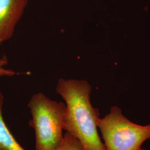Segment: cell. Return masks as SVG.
<instances>
[{
    "label": "cell",
    "mask_w": 150,
    "mask_h": 150,
    "mask_svg": "<svg viewBox=\"0 0 150 150\" xmlns=\"http://www.w3.org/2000/svg\"><path fill=\"white\" fill-rule=\"evenodd\" d=\"M91 90L87 81L59 79L56 92L66 106L64 129L75 136L84 150H106L98 132L100 113L91 104Z\"/></svg>",
    "instance_id": "1"
},
{
    "label": "cell",
    "mask_w": 150,
    "mask_h": 150,
    "mask_svg": "<svg viewBox=\"0 0 150 150\" xmlns=\"http://www.w3.org/2000/svg\"><path fill=\"white\" fill-rule=\"evenodd\" d=\"M28 107L32 116L29 125L35 133V150H56L64 139L66 104L38 92L32 95Z\"/></svg>",
    "instance_id": "2"
},
{
    "label": "cell",
    "mask_w": 150,
    "mask_h": 150,
    "mask_svg": "<svg viewBox=\"0 0 150 150\" xmlns=\"http://www.w3.org/2000/svg\"><path fill=\"white\" fill-rule=\"evenodd\" d=\"M106 150H139L150 139V124L140 125L126 117L116 106L98 120Z\"/></svg>",
    "instance_id": "3"
},
{
    "label": "cell",
    "mask_w": 150,
    "mask_h": 150,
    "mask_svg": "<svg viewBox=\"0 0 150 150\" xmlns=\"http://www.w3.org/2000/svg\"><path fill=\"white\" fill-rule=\"evenodd\" d=\"M28 0H0V46L13 37Z\"/></svg>",
    "instance_id": "4"
},
{
    "label": "cell",
    "mask_w": 150,
    "mask_h": 150,
    "mask_svg": "<svg viewBox=\"0 0 150 150\" xmlns=\"http://www.w3.org/2000/svg\"><path fill=\"white\" fill-rule=\"evenodd\" d=\"M4 100L0 89V150H26L18 144L6 124L2 113Z\"/></svg>",
    "instance_id": "5"
},
{
    "label": "cell",
    "mask_w": 150,
    "mask_h": 150,
    "mask_svg": "<svg viewBox=\"0 0 150 150\" xmlns=\"http://www.w3.org/2000/svg\"><path fill=\"white\" fill-rule=\"evenodd\" d=\"M55 150H84L80 142L70 132H66L64 135L62 142Z\"/></svg>",
    "instance_id": "6"
},
{
    "label": "cell",
    "mask_w": 150,
    "mask_h": 150,
    "mask_svg": "<svg viewBox=\"0 0 150 150\" xmlns=\"http://www.w3.org/2000/svg\"><path fill=\"white\" fill-rule=\"evenodd\" d=\"M8 63V59L6 55L0 56V77H12L16 75V72L15 71L6 69L5 66Z\"/></svg>",
    "instance_id": "7"
},
{
    "label": "cell",
    "mask_w": 150,
    "mask_h": 150,
    "mask_svg": "<svg viewBox=\"0 0 150 150\" xmlns=\"http://www.w3.org/2000/svg\"><path fill=\"white\" fill-rule=\"evenodd\" d=\"M139 150H145V149H142V148H141Z\"/></svg>",
    "instance_id": "8"
}]
</instances>
